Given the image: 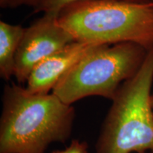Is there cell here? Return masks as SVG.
<instances>
[{"label":"cell","mask_w":153,"mask_h":153,"mask_svg":"<svg viewBox=\"0 0 153 153\" xmlns=\"http://www.w3.org/2000/svg\"><path fill=\"white\" fill-rule=\"evenodd\" d=\"M72 105L54 94H35L16 84L6 85L0 119V153H45L52 143L71 136Z\"/></svg>","instance_id":"cell-1"},{"label":"cell","mask_w":153,"mask_h":153,"mask_svg":"<svg viewBox=\"0 0 153 153\" xmlns=\"http://www.w3.org/2000/svg\"><path fill=\"white\" fill-rule=\"evenodd\" d=\"M57 22L75 41L91 45L133 43L153 48V1L83 0L65 6Z\"/></svg>","instance_id":"cell-2"},{"label":"cell","mask_w":153,"mask_h":153,"mask_svg":"<svg viewBox=\"0 0 153 153\" xmlns=\"http://www.w3.org/2000/svg\"><path fill=\"white\" fill-rule=\"evenodd\" d=\"M153 48L136 74L112 99L96 144V153H153Z\"/></svg>","instance_id":"cell-3"},{"label":"cell","mask_w":153,"mask_h":153,"mask_svg":"<svg viewBox=\"0 0 153 153\" xmlns=\"http://www.w3.org/2000/svg\"><path fill=\"white\" fill-rule=\"evenodd\" d=\"M148 51L133 43L98 45L61 78L52 93L70 105L91 96L112 100L140 70Z\"/></svg>","instance_id":"cell-4"},{"label":"cell","mask_w":153,"mask_h":153,"mask_svg":"<svg viewBox=\"0 0 153 153\" xmlns=\"http://www.w3.org/2000/svg\"><path fill=\"white\" fill-rule=\"evenodd\" d=\"M74 41L57 22V15L43 14L24 29L15 58L14 76L19 84L26 82L38 63Z\"/></svg>","instance_id":"cell-5"},{"label":"cell","mask_w":153,"mask_h":153,"mask_svg":"<svg viewBox=\"0 0 153 153\" xmlns=\"http://www.w3.org/2000/svg\"><path fill=\"white\" fill-rule=\"evenodd\" d=\"M97 46L77 41L70 43L38 63L30 72L25 88L28 92L35 94H50L61 78Z\"/></svg>","instance_id":"cell-6"},{"label":"cell","mask_w":153,"mask_h":153,"mask_svg":"<svg viewBox=\"0 0 153 153\" xmlns=\"http://www.w3.org/2000/svg\"><path fill=\"white\" fill-rule=\"evenodd\" d=\"M24 29L19 25L0 22V76L5 80L14 76L15 58Z\"/></svg>","instance_id":"cell-7"},{"label":"cell","mask_w":153,"mask_h":153,"mask_svg":"<svg viewBox=\"0 0 153 153\" xmlns=\"http://www.w3.org/2000/svg\"><path fill=\"white\" fill-rule=\"evenodd\" d=\"M79 1H83V0H42L41 3L34 8V13L43 12V14L57 15L63 7ZM125 1L139 3L153 1L152 0H125Z\"/></svg>","instance_id":"cell-8"},{"label":"cell","mask_w":153,"mask_h":153,"mask_svg":"<svg viewBox=\"0 0 153 153\" xmlns=\"http://www.w3.org/2000/svg\"><path fill=\"white\" fill-rule=\"evenodd\" d=\"M88 149L89 146L85 141L73 140L65 149L55 150L51 153H89Z\"/></svg>","instance_id":"cell-9"},{"label":"cell","mask_w":153,"mask_h":153,"mask_svg":"<svg viewBox=\"0 0 153 153\" xmlns=\"http://www.w3.org/2000/svg\"><path fill=\"white\" fill-rule=\"evenodd\" d=\"M42 0H13L12 7H16L19 6L26 5L32 6L33 9L41 3Z\"/></svg>","instance_id":"cell-10"},{"label":"cell","mask_w":153,"mask_h":153,"mask_svg":"<svg viewBox=\"0 0 153 153\" xmlns=\"http://www.w3.org/2000/svg\"><path fill=\"white\" fill-rule=\"evenodd\" d=\"M13 0H0V6L1 8H12Z\"/></svg>","instance_id":"cell-11"},{"label":"cell","mask_w":153,"mask_h":153,"mask_svg":"<svg viewBox=\"0 0 153 153\" xmlns=\"http://www.w3.org/2000/svg\"><path fill=\"white\" fill-rule=\"evenodd\" d=\"M151 106H152V111H153V93L151 95Z\"/></svg>","instance_id":"cell-12"},{"label":"cell","mask_w":153,"mask_h":153,"mask_svg":"<svg viewBox=\"0 0 153 153\" xmlns=\"http://www.w3.org/2000/svg\"><path fill=\"white\" fill-rule=\"evenodd\" d=\"M152 1H153V0H152Z\"/></svg>","instance_id":"cell-13"}]
</instances>
